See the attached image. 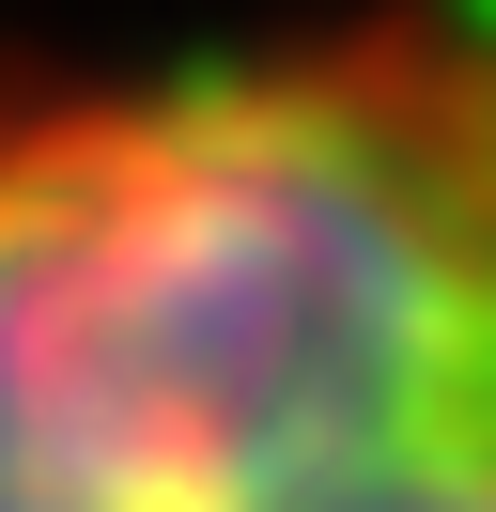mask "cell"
Instances as JSON below:
<instances>
[{
    "mask_svg": "<svg viewBox=\"0 0 496 512\" xmlns=\"http://www.w3.org/2000/svg\"><path fill=\"white\" fill-rule=\"evenodd\" d=\"M0 512H496V16L0 78Z\"/></svg>",
    "mask_w": 496,
    "mask_h": 512,
    "instance_id": "1",
    "label": "cell"
}]
</instances>
